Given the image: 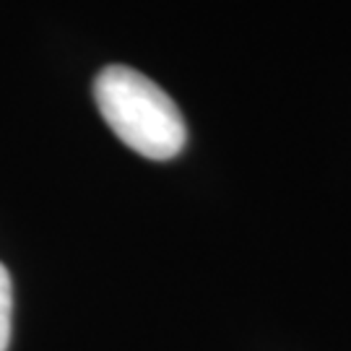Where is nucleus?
<instances>
[{
	"instance_id": "1",
	"label": "nucleus",
	"mask_w": 351,
	"mask_h": 351,
	"mask_svg": "<svg viewBox=\"0 0 351 351\" xmlns=\"http://www.w3.org/2000/svg\"><path fill=\"white\" fill-rule=\"evenodd\" d=\"M94 99L114 136L141 156L167 162L185 149V120L149 75L128 65H107L94 81Z\"/></svg>"
},
{
	"instance_id": "2",
	"label": "nucleus",
	"mask_w": 351,
	"mask_h": 351,
	"mask_svg": "<svg viewBox=\"0 0 351 351\" xmlns=\"http://www.w3.org/2000/svg\"><path fill=\"white\" fill-rule=\"evenodd\" d=\"M11 317H13V287L5 265L0 263V351L11 343Z\"/></svg>"
}]
</instances>
